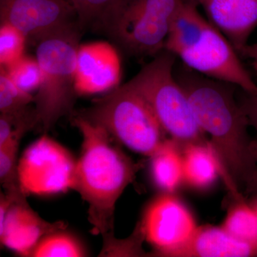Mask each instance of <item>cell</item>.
Segmentation results:
<instances>
[{
    "label": "cell",
    "instance_id": "cell-23",
    "mask_svg": "<svg viewBox=\"0 0 257 257\" xmlns=\"http://www.w3.org/2000/svg\"><path fill=\"white\" fill-rule=\"evenodd\" d=\"M241 91L243 94L239 101L240 106L247 117L249 126L257 133V88L251 92Z\"/></svg>",
    "mask_w": 257,
    "mask_h": 257
},
{
    "label": "cell",
    "instance_id": "cell-4",
    "mask_svg": "<svg viewBox=\"0 0 257 257\" xmlns=\"http://www.w3.org/2000/svg\"><path fill=\"white\" fill-rule=\"evenodd\" d=\"M177 59L164 50L126 84L151 106L161 126L181 151L190 145L211 146L198 124L183 87L176 78Z\"/></svg>",
    "mask_w": 257,
    "mask_h": 257
},
{
    "label": "cell",
    "instance_id": "cell-27",
    "mask_svg": "<svg viewBox=\"0 0 257 257\" xmlns=\"http://www.w3.org/2000/svg\"><path fill=\"white\" fill-rule=\"evenodd\" d=\"M252 205L253 207H254L255 209H256V210L257 211V197L256 199H255L254 202H253Z\"/></svg>",
    "mask_w": 257,
    "mask_h": 257
},
{
    "label": "cell",
    "instance_id": "cell-25",
    "mask_svg": "<svg viewBox=\"0 0 257 257\" xmlns=\"http://www.w3.org/2000/svg\"><path fill=\"white\" fill-rule=\"evenodd\" d=\"M251 151L252 153L253 158H254L255 162L256 165V186H255L254 192H257V140H253L251 144Z\"/></svg>",
    "mask_w": 257,
    "mask_h": 257
},
{
    "label": "cell",
    "instance_id": "cell-14",
    "mask_svg": "<svg viewBox=\"0 0 257 257\" xmlns=\"http://www.w3.org/2000/svg\"><path fill=\"white\" fill-rule=\"evenodd\" d=\"M167 256H257V244L236 239L221 226H197L188 241L171 251Z\"/></svg>",
    "mask_w": 257,
    "mask_h": 257
},
{
    "label": "cell",
    "instance_id": "cell-8",
    "mask_svg": "<svg viewBox=\"0 0 257 257\" xmlns=\"http://www.w3.org/2000/svg\"><path fill=\"white\" fill-rule=\"evenodd\" d=\"M76 163L66 147L45 134L19 161L20 189L25 195H50L73 189Z\"/></svg>",
    "mask_w": 257,
    "mask_h": 257
},
{
    "label": "cell",
    "instance_id": "cell-3",
    "mask_svg": "<svg viewBox=\"0 0 257 257\" xmlns=\"http://www.w3.org/2000/svg\"><path fill=\"white\" fill-rule=\"evenodd\" d=\"M197 3L184 0L171 27L165 50L197 73L251 92L257 84L227 38L204 18Z\"/></svg>",
    "mask_w": 257,
    "mask_h": 257
},
{
    "label": "cell",
    "instance_id": "cell-12",
    "mask_svg": "<svg viewBox=\"0 0 257 257\" xmlns=\"http://www.w3.org/2000/svg\"><path fill=\"white\" fill-rule=\"evenodd\" d=\"M120 63L117 53L104 42L79 46L76 89L78 95L97 94L118 87Z\"/></svg>",
    "mask_w": 257,
    "mask_h": 257
},
{
    "label": "cell",
    "instance_id": "cell-5",
    "mask_svg": "<svg viewBox=\"0 0 257 257\" xmlns=\"http://www.w3.org/2000/svg\"><path fill=\"white\" fill-rule=\"evenodd\" d=\"M84 30L75 24L36 44L41 83L35 96L38 124L46 134L73 111L77 99V56Z\"/></svg>",
    "mask_w": 257,
    "mask_h": 257
},
{
    "label": "cell",
    "instance_id": "cell-18",
    "mask_svg": "<svg viewBox=\"0 0 257 257\" xmlns=\"http://www.w3.org/2000/svg\"><path fill=\"white\" fill-rule=\"evenodd\" d=\"M83 30L103 31L106 23L128 0H69Z\"/></svg>",
    "mask_w": 257,
    "mask_h": 257
},
{
    "label": "cell",
    "instance_id": "cell-11",
    "mask_svg": "<svg viewBox=\"0 0 257 257\" xmlns=\"http://www.w3.org/2000/svg\"><path fill=\"white\" fill-rule=\"evenodd\" d=\"M13 200L4 221L0 223V239L5 246L23 256H30L46 235L67 229L63 221L49 222L40 217L27 202L24 193L11 194Z\"/></svg>",
    "mask_w": 257,
    "mask_h": 257
},
{
    "label": "cell",
    "instance_id": "cell-26",
    "mask_svg": "<svg viewBox=\"0 0 257 257\" xmlns=\"http://www.w3.org/2000/svg\"><path fill=\"white\" fill-rule=\"evenodd\" d=\"M251 64H252L253 68L257 72V59L256 60L251 61Z\"/></svg>",
    "mask_w": 257,
    "mask_h": 257
},
{
    "label": "cell",
    "instance_id": "cell-10",
    "mask_svg": "<svg viewBox=\"0 0 257 257\" xmlns=\"http://www.w3.org/2000/svg\"><path fill=\"white\" fill-rule=\"evenodd\" d=\"M140 225L145 239L153 246L155 254L159 256H167L182 246L197 228L189 209L170 193L152 200Z\"/></svg>",
    "mask_w": 257,
    "mask_h": 257
},
{
    "label": "cell",
    "instance_id": "cell-15",
    "mask_svg": "<svg viewBox=\"0 0 257 257\" xmlns=\"http://www.w3.org/2000/svg\"><path fill=\"white\" fill-rule=\"evenodd\" d=\"M184 181L197 189H206L222 175L220 165L211 146L190 145L182 150Z\"/></svg>",
    "mask_w": 257,
    "mask_h": 257
},
{
    "label": "cell",
    "instance_id": "cell-9",
    "mask_svg": "<svg viewBox=\"0 0 257 257\" xmlns=\"http://www.w3.org/2000/svg\"><path fill=\"white\" fill-rule=\"evenodd\" d=\"M0 23L15 27L37 44L78 22L67 0H0Z\"/></svg>",
    "mask_w": 257,
    "mask_h": 257
},
{
    "label": "cell",
    "instance_id": "cell-28",
    "mask_svg": "<svg viewBox=\"0 0 257 257\" xmlns=\"http://www.w3.org/2000/svg\"><path fill=\"white\" fill-rule=\"evenodd\" d=\"M67 1L70 2V1H69V0H67Z\"/></svg>",
    "mask_w": 257,
    "mask_h": 257
},
{
    "label": "cell",
    "instance_id": "cell-17",
    "mask_svg": "<svg viewBox=\"0 0 257 257\" xmlns=\"http://www.w3.org/2000/svg\"><path fill=\"white\" fill-rule=\"evenodd\" d=\"M35 96L22 90L11 80L6 71L0 67V111L11 116L16 126L27 125L33 128L38 124L34 103Z\"/></svg>",
    "mask_w": 257,
    "mask_h": 257
},
{
    "label": "cell",
    "instance_id": "cell-21",
    "mask_svg": "<svg viewBox=\"0 0 257 257\" xmlns=\"http://www.w3.org/2000/svg\"><path fill=\"white\" fill-rule=\"evenodd\" d=\"M3 68L11 80L22 90L32 94L40 87L41 70L36 57L25 55L15 63Z\"/></svg>",
    "mask_w": 257,
    "mask_h": 257
},
{
    "label": "cell",
    "instance_id": "cell-22",
    "mask_svg": "<svg viewBox=\"0 0 257 257\" xmlns=\"http://www.w3.org/2000/svg\"><path fill=\"white\" fill-rule=\"evenodd\" d=\"M28 39L23 32L8 24L0 25V67H7L25 55Z\"/></svg>",
    "mask_w": 257,
    "mask_h": 257
},
{
    "label": "cell",
    "instance_id": "cell-16",
    "mask_svg": "<svg viewBox=\"0 0 257 257\" xmlns=\"http://www.w3.org/2000/svg\"><path fill=\"white\" fill-rule=\"evenodd\" d=\"M178 145L167 140L151 158V176L155 185L165 193L175 192L184 181L183 158Z\"/></svg>",
    "mask_w": 257,
    "mask_h": 257
},
{
    "label": "cell",
    "instance_id": "cell-24",
    "mask_svg": "<svg viewBox=\"0 0 257 257\" xmlns=\"http://www.w3.org/2000/svg\"><path fill=\"white\" fill-rule=\"evenodd\" d=\"M241 56L247 57L251 61L256 60L257 59V42L246 45V47L243 49L241 52Z\"/></svg>",
    "mask_w": 257,
    "mask_h": 257
},
{
    "label": "cell",
    "instance_id": "cell-2",
    "mask_svg": "<svg viewBox=\"0 0 257 257\" xmlns=\"http://www.w3.org/2000/svg\"><path fill=\"white\" fill-rule=\"evenodd\" d=\"M72 123L82 137L73 189L87 202L91 232L101 234L106 245L115 239L116 202L133 182L140 165L122 152L104 128L78 114L72 118Z\"/></svg>",
    "mask_w": 257,
    "mask_h": 257
},
{
    "label": "cell",
    "instance_id": "cell-1",
    "mask_svg": "<svg viewBox=\"0 0 257 257\" xmlns=\"http://www.w3.org/2000/svg\"><path fill=\"white\" fill-rule=\"evenodd\" d=\"M175 74L188 97L198 124L210 137L221 177L234 197L254 192L256 165L251 151L247 117L235 97L236 86L206 77L183 64Z\"/></svg>",
    "mask_w": 257,
    "mask_h": 257
},
{
    "label": "cell",
    "instance_id": "cell-19",
    "mask_svg": "<svg viewBox=\"0 0 257 257\" xmlns=\"http://www.w3.org/2000/svg\"><path fill=\"white\" fill-rule=\"evenodd\" d=\"M30 130L27 126H17L10 138L0 145V180L8 194L23 192L19 184L17 160L22 139Z\"/></svg>",
    "mask_w": 257,
    "mask_h": 257
},
{
    "label": "cell",
    "instance_id": "cell-6",
    "mask_svg": "<svg viewBox=\"0 0 257 257\" xmlns=\"http://www.w3.org/2000/svg\"><path fill=\"white\" fill-rule=\"evenodd\" d=\"M78 115L104 128L121 145L145 156L155 155L167 140L151 106L126 83L96 99Z\"/></svg>",
    "mask_w": 257,
    "mask_h": 257
},
{
    "label": "cell",
    "instance_id": "cell-7",
    "mask_svg": "<svg viewBox=\"0 0 257 257\" xmlns=\"http://www.w3.org/2000/svg\"><path fill=\"white\" fill-rule=\"evenodd\" d=\"M184 0H128L104 27L130 57H155L165 50L177 11Z\"/></svg>",
    "mask_w": 257,
    "mask_h": 257
},
{
    "label": "cell",
    "instance_id": "cell-13",
    "mask_svg": "<svg viewBox=\"0 0 257 257\" xmlns=\"http://www.w3.org/2000/svg\"><path fill=\"white\" fill-rule=\"evenodd\" d=\"M241 56L257 28V0H192Z\"/></svg>",
    "mask_w": 257,
    "mask_h": 257
},
{
    "label": "cell",
    "instance_id": "cell-20",
    "mask_svg": "<svg viewBox=\"0 0 257 257\" xmlns=\"http://www.w3.org/2000/svg\"><path fill=\"white\" fill-rule=\"evenodd\" d=\"M87 254V250L82 243L64 229L44 236L34 248L30 256L82 257Z\"/></svg>",
    "mask_w": 257,
    "mask_h": 257
}]
</instances>
